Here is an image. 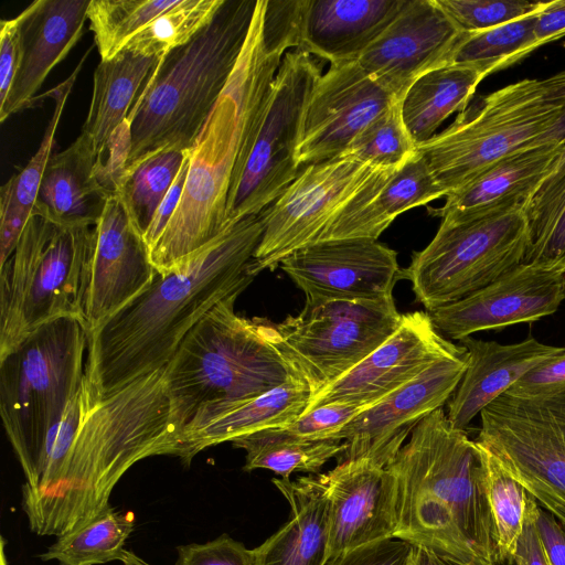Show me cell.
I'll list each match as a JSON object with an SVG mask.
<instances>
[{"label":"cell","mask_w":565,"mask_h":565,"mask_svg":"<svg viewBox=\"0 0 565 565\" xmlns=\"http://www.w3.org/2000/svg\"><path fill=\"white\" fill-rule=\"evenodd\" d=\"M536 524L551 565H565V525L539 507Z\"/></svg>","instance_id":"f5cc1de1"},{"label":"cell","mask_w":565,"mask_h":565,"mask_svg":"<svg viewBox=\"0 0 565 565\" xmlns=\"http://www.w3.org/2000/svg\"><path fill=\"white\" fill-rule=\"evenodd\" d=\"M416 151L402 116L401 100H396L363 129L340 157L392 168L405 163Z\"/></svg>","instance_id":"b9f144b4"},{"label":"cell","mask_w":565,"mask_h":565,"mask_svg":"<svg viewBox=\"0 0 565 565\" xmlns=\"http://www.w3.org/2000/svg\"><path fill=\"white\" fill-rule=\"evenodd\" d=\"M483 78L471 67L447 64L424 74L409 86L401 107L416 147L434 137L450 115L467 108Z\"/></svg>","instance_id":"1f68e13d"},{"label":"cell","mask_w":565,"mask_h":565,"mask_svg":"<svg viewBox=\"0 0 565 565\" xmlns=\"http://www.w3.org/2000/svg\"><path fill=\"white\" fill-rule=\"evenodd\" d=\"M396 483L394 537L470 565H499L482 458L443 407L416 424L386 465Z\"/></svg>","instance_id":"3957f363"},{"label":"cell","mask_w":565,"mask_h":565,"mask_svg":"<svg viewBox=\"0 0 565 565\" xmlns=\"http://www.w3.org/2000/svg\"><path fill=\"white\" fill-rule=\"evenodd\" d=\"M408 565H470L457 559L440 555L423 546H414Z\"/></svg>","instance_id":"9f6ffc18"},{"label":"cell","mask_w":565,"mask_h":565,"mask_svg":"<svg viewBox=\"0 0 565 565\" xmlns=\"http://www.w3.org/2000/svg\"><path fill=\"white\" fill-rule=\"evenodd\" d=\"M161 58L124 50L110 60L100 61L96 67L92 100L82 135L92 142L102 161L110 139L127 121L142 83L148 81Z\"/></svg>","instance_id":"4dcf8cb0"},{"label":"cell","mask_w":565,"mask_h":565,"mask_svg":"<svg viewBox=\"0 0 565 565\" xmlns=\"http://www.w3.org/2000/svg\"><path fill=\"white\" fill-rule=\"evenodd\" d=\"M392 296L375 300L306 298L297 316L275 323L282 351L311 391V398L355 367L399 327Z\"/></svg>","instance_id":"7c38bea8"},{"label":"cell","mask_w":565,"mask_h":565,"mask_svg":"<svg viewBox=\"0 0 565 565\" xmlns=\"http://www.w3.org/2000/svg\"><path fill=\"white\" fill-rule=\"evenodd\" d=\"M559 115L542 79H522L467 106L417 151L447 195L499 160L551 141Z\"/></svg>","instance_id":"9c48e42d"},{"label":"cell","mask_w":565,"mask_h":565,"mask_svg":"<svg viewBox=\"0 0 565 565\" xmlns=\"http://www.w3.org/2000/svg\"><path fill=\"white\" fill-rule=\"evenodd\" d=\"M460 344L468 351V364L448 401L447 417L454 427L461 430L530 370L563 349L534 338L501 344L467 337L460 340Z\"/></svg>","instance_id":"d4e9b609"},{"label":"cell","mask_w":565,"mask_h":565,"mask_svg":"<svg viewBox=\"0 0 565 565\" xmlns=\"http://www.w3.org/2000/svg\"><path fill=\"white\" fill-rule=\"evenodd\" d=\"M260 215L228 226L184 265L158 271L139 296L88 334L85 377L92 399L164 369L185 335L216 305L254 280Z\"/></svg>","instance_id":"7a4b0ae2"},{"label":"cell","mask_w":565,"mask_h":565,"mask_svg":"<svg viewBox=\"0 0 565 565\" xmlns=\"http://www.w3.org/2000/svg\"><path fill=\"white\" fill-rule=\"evenodd\" d=\"M177 0H90L87 19L100 61L118 54L126 43Z\"/></svg>","instance_id":"ab89813d"},{"label":"cell","mask_w":565,"mask_h":565,"mask_svg":"<svg viewBox=\"0 0 565 565\" xmlns=\"http://www.w3.org/2000/svg\"><path fill=\"white\" fill-rule=\"evenodd\" d=\"M279 267L306 298L318 300L392 296L401 273L397 253L369 238L316 242L287 256Z\"/></svg>","instance_id":"ac0fdd59"},{"label":"cell","mask_w":565,"mask_h":565,"mask_svg":"<svg viewBox=\"0 0 565 565\" xmlns=\"http://www.w3.org/2000/svg\"><path fill=\"white\" fill-rule=\"evenodd\" d=\"M21 63L20 18L0 22V104L8 97Z\"/></svg>","instance_id":"681fc988"},{"label":"cell","mask_w":565,"mask_h":565,"mask_svg":"<svg viewBox=\"0 0 565 565\" xmlns=\"http://www.w3.org/2000/svg\"><path fill=\"white\" fill-rule=\"evenodd\" d=\"M461 344L446 340L427 311L402 315L397 330L355 367L315 395L305 413L328 404H371L412 381Z\"/></svg>","instance_id":"ffe728a7"},{"label":"cell","mask_w":565,"mask_h":565,"mask_svg":"<svg viewBox=\"0 0 565 565\" xmlns=\"http://www.w3.org/2000/svg\"><path fill=\"white\" fill-rule=\"evenodd\" d=\"M443 196L446 193L436 182L424 157L416 151L399 167L381 168L324 228L317 242L377 239L399 214Z\"/></svg>","instance_id":"cb8c5ba5"},{"label":"cell","mask_w":565,"mask_h":565,"mask_svg":"<svg viewBox=\"0 0 565 565\" xmlns=\"http://www.w3.org/2000/svg\"><path fill=\"white\" fill-rule=\"evenodd\" d=\"M523 212L530 239L524 263L565 271V166L539 185Z\"/></svg>","instance_id":"836d02e7"},{"label":"cell","mask_w":565,"mask_h":565,"mask_svg":"<svg viewBox=\"0 0 565 565\" xmlns=\"http://www.w3.org/2000/svg\"><path fill=\"white\" fill-rule=\"evenodd\" d=\"M550 99L561 107L559 118L551 134L550 140L561 143L564 148L557 167L565 166V70L542 79Z\"/></svg>","instance_id":"11a10c76"},{"label":"cell","mask_w":565,"mask_h":565,"mask_svg":"<svg viewBox=\"0 0 565 565\" xmlns=\"http://www.w3.org/2000/svg\"><path fill=\"white\" fill-rule=\"evenodd\" d=\"M463 33L482 32L540 12L546 2L512 0H436Z\"/></svg>","instance_id":"7bdbcfd3"},{"label":"cell","mask_w":565,"mask_h":565,"mask_svg":"<svg viewBox=\"0 0 565 565\" xmlns=\"http://www.w3.org/2000/svg\"><path fill=\"white\" fill-rule=\"evenodd\" d=\"M565 300V271L522 263L486 287L429 312L452 340L551 316Z\"/></svg>","instance_id":"44dd1931"},{"label":"cell","mask_w":565,"mask_h":565,"mask_svg":"<svg viewBox=\"0 0 565 565\" xmlns=\"http://www.w3.org/2000/svg\"><path fill=\"white\" fill-rule=\"evenodd\" d=\"M265 4L266 0H257L237 64L190 149L180 203L150 249L160 273L181 267L231 226L226 221L228 195L284 55L265 42Z\"/></svg>","instance_id":"277c9868"},{"label":"cell","mask_w":565,"mask_h":565,"mask_svg":"<svg viewBox=\"0 0 565 565\" xmlns=\"http://www.w3.org/2000/svg\"><path fill=\"white\" fill-rule=\"evenodd\" d=\"M434 238L412 254L399 279L412 284L427 312L457 301L524 263L529 232L523 205L441 217Z\"/></svg>","instance_id":"30bf717a"},{"label":"cell","mask_w":565,"mask_h":565,"mask_svg":"<svg viewBox=\"0 0 565 565\" xmlns=\"http://www.w3.org/2000/svg\"><path fill=\"white\" fill-rule=\"evenodd\" d=\"M565 45V44H564Z\"/></svg>","instance_id":"91938a15"},{"label":"cell","mask_w":565,"mask_h":565,"mask_svg":"<svg viewBox=\"0 0 565 565\" xmlns=\"http://www.w3.org/2000/svg\"><path fill=\"white\" fill-rule=\"evenodd\" d=\"M256 3L224 0L190 42L161 58L128 116L122 172L161 151L193 147L237 64Z\"/></svg>","instance_id":"8992f818"},{"label":"cell","mask_w":565,"mask_h":565,"mask_svg":"<svg viewBox=\"0 0 565 565\" xmlns=\"http://www.w3.org/2000/svg\"><path fill=\"white\" fill-rule=\"evenodd\" d=\"M321 75L309 53L296 49L284 55L228 195L227 225L263 212L299 174L297 148L302 118Z\"/></svg>","instance_id":"8fae6325"},{"label":"cell","mask_w":565,"mask_h":565,"mask_svg":"<svg viewBox=\"0 0 565 565\" xmlns=\"http://www.w3.org/2000/svg\"><path fill=\"white\" fill-rule=\"evenodd\" d=\"M480 417L476 441L565 525V393L540 398L504 393Z\"/></svg>","instance_id":"4fadbf2b"},{"label":"cell","mask_w":565,"mask_h":565,"mask_svg":"<svg viewBox=\"0 0 565 565\" xmlns=\"http://www.w3.org/2000/svg\"><path fill=\"white\" fill-rule=\"evenodd\" d=\"M223 3L224 0H177L135 34L121 51L163 57L190 42L212 21Z\"/></svg>","instance_id":"74e56055"},{"label":"cell","mask_w":565,"mask_h":565,"mask_svg":"<svg viewBox=\"0 0 565 565\" xmlns=\"http://www.w3.org/2000/svg\"><path fill=\"white\" fill-rule=\"evenodd\" d=\"M90 0H35L20 14L21 63L0 121L35 103L50 72L82 36Z\"/></svg>","instance_id":"603a6c76"},{"label":"cell","mask_w":565,"mask_h":565,"mask_svg":"<svg viewBox=\"0 0 565 565\" xmlns=\"http://www.w3.org/2000/svg\"><path fill=\"white\" fill-rule=\"evenodd\" d=\"M563 151V146L554 140L521 149L449 192L441 207L429 211L439 217H462L524 205L555 171Z\"/></svg>","instance_id":"4316f807"},{"label":"cell","mask_w":565,"mask_h":565,"mask_svg":"<svg viewBox=\"0 0 565 565\" xmlns=\"http://www.w3.org/2000/svg\"><path fill=\"white\" fill-rule=\"evenodd\" d=\"M190 164V150L186 151V156L184 158L183 164L172 184L170 190L168 191L167 195L164 196L162 203L160 204L159 209L157 210L151 224L147 232L143 235V239L146 244L149 247V250L156 245L159 237L163 233L167 224L169 223L170 218L172 217L175 209L178 207L184 183L186 180V174L189 170Z\"/></svg>","instance_id":"816d5d0a"},{"label":"cell","mask_w":565,"mask_h":565,"mask_svg":"<svg viewBox=\"0 0 565 565\" xmlns=\"http://www.w3.org/2000/svg\"><path fill=\"white\" fill-rule=\"evenodd\" d=\"M180 441L164 369L96 402L84 374L46 437L36 484L22 494L30 530L60 536L83 526L109 507L129 468L151 456H178Z\"/></svg>","instance_id":"6da1fadb"},{"label":"cell","mask_w":565,"mask_h":565,"mask_svg":"<svg viewBox=\"0 0 565 565\" xmlns=\"http://www.w3.org/2000/svg\"><path fill=\"white\" fill-rule=\"evenodd\" d=\"M535 15L468 34L450 64L471 67L484 77L515 64L539 47L534 36Z\"/></svg>","instance_id":"8d00e7d4"},{"label":"cell","mask_w":565,"mask_h":565,"mask_svg":"<svg viewBox=\"0 0 565 565\" xmlns=\"http://www.w3.org/2000/svg\"><path fill=\"white\" fill-rule=\"evenodd\" d=\"M92 228L30 217L12 255L0 265V359L53 320L83 321Z\"/></svg>","instance_id":"ba28073f"},{"label":"cell","mask_w":565,"mask_h":565,"mask_svg":"<svg viewBox=\"0 0 565 565\" xmlns=\"http://www.w3.org/2000/svg\"><path fill=\"white\" fill-rule=\"evenodd\" d=\"M539 507L536 500L527 493L524 523L516 542L513 565H551L536 524Z\"/></svg>","instance_id":"f907efd6"},{"label":"cell","mask_w":565,"mask_h":565,"mask_svg":"<svg viewBox=\"0 0 565 565\" xmlns=\"http://www.w3.org/2000/svg\"><path fill=\"white\" fill-rule=\"evenodd\" d=\"M413 547L404 540L384 539L331 556L324 565H408Z\"/></svg>","instance_id":"c3c4849f"},{"label":"cell","mask_w":565,"mask_h":565,"mask_svg":"<svg viewBox=\"0 0 565 565\" xmlns=\"http://www.w3.org/2000/svg\"><path fill=\"white\" fill-rule=\"evenodd\" d=\"M233 447L245 450V471L267 469L282 479L292 472L319 475L321 468L344 450L340 439H301L280 427L266 428L239 436Z\"/></svg>","instance_id":"d6a6232c"},{"label":"cell","mask_w":565,"mask_h":565,"mask_svg":"<svg viewBox=\"0 0 565 565\" xmlns=\"http://www.w3.org/2000/svg\"><path fill=\"white\" fill-rule=\"evenodd\" d=\"M396 100L356 60L331 64L306 105L297 148L300 167L340 157Z\"/></svg>","instance_id":"e0dca14e"},{"label":"cell","mask_w":565,"mask_h":565,"mask_svg":"<svg viewBox=\"0 0 565 565\" xmlns=\"http://www.w3.org/2000/svg\"><path fill=\"white\" fill-rule=\"evenodd\" d=\"M131 512H118L110 505L83 526L57 536L42 561H57L60 565H99L120 561L125 543L134 530Z\"/></svg>","instance_id":"e575fe53"},{"label":"cell","mask_w":565,"mask_h":565,"mask_svg":"<svg viewBox=\"0 0 565 565\" xmlns=\"http://www.w3.org/2000/svg\"><path fill=\"white\" fill-rule=\"evenodd\" d=\"M175 565H255L254 552L227 534L204 544L177 547Z\"/></svg>","instance_id":"bcb514c9"},{"label":"cell","mask_w":565,"mask_h":565,"mask_svg":"<svg viewBox=\"0 0 565 565\" xmlns=\"http://www.w3.org/2000/svg\"><path fill=\"white\" fill-rule=\"evenodd\" d=\"M88 332L75 317L53 320L0 359V413L25 482L39 478L46 437L79 390Z\"/></svg>","instance_id":"52a82bcc"},{"label":"cell","mask_w":565,"mask_h":565,"mask_svg":"<svg viewBox=\"0 0 565 565\" xmlns=\"http://www.w3.org/2000/svg\"><path fill=\"white\" fill-rule=\"evenodd\" d=\"M467 364L468 351L461 345L354 417L332 436L344 443L339 461L365 458L386 467L416 424L448 403Z\"/></svg>","instance_id":"9a60e30c"},{"label":"cell","mask_w":565,"mask_h":565,"mask_svg":"<svg viewBox=\"0 0 565 565\" xmlns=\"http://www.w3.org/2000/svg\"><path fill=\"white\" fill-rule=\"evenodd\" d=\"M120 562L122 565H152L129 550H125Z\"/></svg>","instance_id":"6f0895ef"},{"label":"cell","mask_w":565,"mask_h":565,"mask_svg":"<svg viewBox=\"0 0 565 565\" xmlns=\"http://www.w3.org/2000/svg\"><path fill=\"white\" fill-rule=\"evenodd\" d=\"M157 273L148 245L114 192L92 228L82 301L88 334L146 290Z\"/></svg>","instance_id":"2e32d148"},{"label":"cell","mask_w":565,"mask_h":565,"mask_svg":"<svg viewBox=\"0 0 565 565\" xmlns=\"http://www.w3.org/2000/svg\"><path fill=\"white\" fill-rule=\"evenodd\" d=\"M407 0H308L300 50L330 64L355 61Z\"/></svg>","instance_id":"83f0119b"},{"label":"cell","mask_w":565,"mask_h":565,"mask_svg":"<svg viewBox=\"0 0 565 565\" xmlns=\"http://www.w3.org/2000/svg\"><path fill=\"white\" fill-rule=\"evenodd\" d=\"M239 295L224 299L201 319L164 367L180 448L217 417L301 376L282 351L275 323L235 312Z\"/></svg>","instance_id":"5b68a950"},{"label":"cell","mask_w":565,"mask_h":565,"mask_svg":"<svg viewBox=\"0 0 565 565\" xmlns=\"http://www.w3.org/2000/svg\"><path fill=\"white\" fill-rule=\"evenodd\" d=\"M534 36L537 46L565 36V0L547 1L536 13Z\"/></svg>","instance_id":"db71d44e"},{"label":"cell","mask_w":565,"mask_h":565,"mask_svg":"<svg viewBox=\"0 0 565 565\" xmlns=\"http://www.w3.org/2000/svg\"><path fill=\"white\" fill-rule=\"evenodd\" d=\"M186 151H161L125 170L118 179L115 192L142 237L172 186Z\"/></svg>","instance_id":"d590c367"},{"label":"cell","mask_w":565,"mask_h":565,"mask_svg":"<svg viewBox=\"0 0 565 565\" xmlns=\"http://www.w3.org/2000/svg\"><path fill=\"white\" fill-rule=\"evenodd\" d=\"M310 399L311 391L303 377L292 376L191 434L182 443L178 457L189 466L194 456L207 447L257 430L291 424L305 414Z\"/></svg>","instance_id":"f546056e"},{"label":"cell","mask_w":565,"mask_h":565,"mask_svg":"<svg viewBox=\"0 0 565 565\" xmlns=\"http://www.w3.org/2000/svg\"><path fill=\"white\" fill-rule=\"evenodd\" d=\"M467 35L436 0H407L356 61L395 99L402 100L416 79L450 64Z\"/></svg>","instance_id":"d6986e66"},{"label":"cell","mask_w":565,"mask_h":565,"mask_svg":"<svg viewBox=\"0 0 565 565\" xmlns=\"http://www.w3.org/2000/svg\"><path fill=\"white\" fill-rule=\"evenodd\" d=\"M371 404H328L302 414L291 424L280 426L288 435L301 439H329Z\"/></svg>","instance_id":"f6af8a7d"},{"label":"cell","mask_w":565,"mask_h":565,"mask_svg":"<svg viewBox=\"0 0 565 565\" xmlns=\"http://www.w3.org/2000/svg\"><path fill=\"white\" fill-rule=\"evenodd\" d=\"M308 0H266L263 34L270 50L286 54L301 46Z\"/></svg>","instance_id":"ee69618b"},{"label":"cell","mask_w":565,"mask_h":565,"mask_svg":"<svg viewBox=\"0 0 565 565\" xmlns=\"http://www.w3.org/2000/svg\"><path fill=\"white\" fill-rule=\"evenodd\" d=\"M380 169L345 157L305 166L288 188L259 213L264 231L250 262L252 275L274 270L287 256L317 242Z\"/></svg>","instance_id":"5bb4252c"},{"label":"cell","mask_w":565,"mask_h":565,"mask_svg":"<svg viewBox=\"0 0 565 565\" xmlns=\"http://www.w3.org/2000/svg\"><path fill=\"white\" fill-rule=\"evenodd\" d=\"M508 394L540 398L565 393V347L521 377Z\"/></svg>","instance_id":"7dc6e473"},{"label":"cell","mask_w":565,"mask_h":565,"mask_svg":"<svg viewBox=\"0 0 565 565\" xmlns=\"http://www.w3.org/2000/svg\"><path fill=\"white\" fill-rule=\"evenodd\" d=\"M477 445L482 458L488 500L497 531L499 565H513L516 542L524 523L527 492L493 454L479 443Z\"/></svg>","instance_id":"f35d334b"},{"label":"cell","mask_w":565,"mask_h":565,"mask_svg":"<svg viewBox=\"0 0 565 565\" xmlns=\"http://www.w3.org/2000/svg\"><path fill=\"white\" fill-rule=\"evenodd\" d=\"M85 53L73 74L62 84L50 90L47 95L54 99L53 115L46 126L44 136L35 154L26 166L10 178L0 189V207L13 212L25 220L33 215V207L38 196L39 186L46 168L47 161L53 154L55 132L62 117V113L72 90L76 76L88 55Z\"/></svg>","instance_id":"60d3db41"},{"label":"cell","mask_w":565,"mask_h":565,"mask_svg":"<svg viewBox=\"0 0 565 565\" xmlns=\"http://www.w3.org/2000/svg\"><path fill=\"white\" fill-rule=\"evenodd\" d=\"M0 565H8L6 553H4V540L1 539L0 545Z\"/></svg>","instance_id":"680465c9"},{"label":"cell","mask_w":565,"mask_h":565,"mask_svg":"<svg viewBox=\"0 0 565 565\" xmlns=\"http://www.w3.org/2000/svg\"><path fill=\"white\" fill-rule=\"evenodd\" d=\"M273 483L290 505L288 521L253 550L255 565H324L329 546L326 475Z\"/></svg>","instance_id":"f1b7e54d"},{"label":"cell","mask_w":565,"mask_h":565,"mask_svg":"<svg viewBox=\"0 0 565 565\" xmlns=\"http://www.w3.org/2000/svg\"><path fill=\"white\" fill-rule=\"evenodd\" d=\"M104 171L105 164L92 142L81 134L68 148L49 159L33 214L63 227L95 226L115 192L98 179Z\"/></svg>","instance_id":"484cf974"},{"label":"cell","mask_w":565,"mask_h":565,"mask_svg":"<svg viewBox=\"0 0 565 565\" xmlns=\"http://www.w3.org/2000/svg\"><path fill=\"white\" fill-rule=\"evenodd\" d=\"M326 475L329 502L328 558L394 537L396 483L392 471L370 459H351Z\"/></svg>","instance_id":"7402d4cb"}]
</instances>
